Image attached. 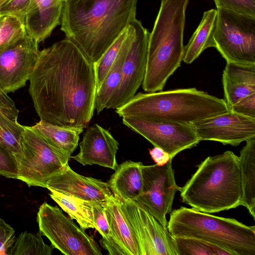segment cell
Segmentation results:
<instances>
[{"mask_svg": "<svg viewBox=\"0 0 255 255\" xmlns=\"http://www.w3.org/2000/svg\"><path fill=\"white\" fill-rule=\"evenodd\" d=\"M6 0H0V9L1 8V7L2 6V5L3 4V2L5 1Z\"/></svg>", "mask_w": 255, "mask_h": 255, "instance_id": "ab89813d", "label": "cell"}, {"mask_svg": "<svg viewBox=\"0 0 255 255\" xmlns=\"http://www.w3.org/2000/svg\"><path fill=\"white\" fill-rule=\"evenodd\" d=\"M62 0L64 2H66L72 0Z\"/></svg>", "mask_w": 255, "mask_h": 255, "instance_id": "60d3db41", "label": "cell"}, {"mask_svg": "<svg viewBox=\"0 0 255 255\" xmlns=\"http://www.w3.org/2000/svg\"><path fill=\"white\" fill-rule=\"evenodd\" d=\"M104 208L113 240L127 255H140L131 226L121 208L118 196L112 194L104 203Z\"/></svg>", "mask_w": 255, "mask_h": 255, "instance_id": "ffe728a7", "label": "cell"}, {"mask_svg": "<svg viewBox=\"0 0 255 255\" xmlns=\"http://www.w3.org/2000/svg\"><path fill=\"white\" fill-rule=\"evenodd\" d=\"M33 4V0H6L0 9V16L14 15L19 18L24 23L25 18Z\"/></svg>", "mask_w": 255, "mask_h": 255, "instance_id": "1f68e13d", "label": "cell"}, {"mask_svg": "<svg viewBox=\"0 0 255 255\" xmlns=\"http://www.w3.org/2000/svg\"><path fill=\"white\" fill-rule=\"evenodd\" d=\"M135 29L132 22L129 25L128 34L112 66L109 71L100 88L97 90L95 108L98 114L108 109L110 103L117 92L122 79V69L131 42L134 37Z\"/></svg>", "mask_w": 255, "mask_h": 255, "instance_id": "7402d4cb", "label": "cell"}, {"mask_svg": "<svg viewBox=\"0 0 255 255\" xmlns=\"http://www.w3.org/2000/svg\"><path fill=\"white\" fill-rule=\"evenodd\" d=\"M149 154L154 161L158 165L166 164L171 159L167 152L158 147L154 146L150 149Z\"/></svg>", "mask_w": 255, "mask_h": 255, "instance_id": "f35d334b", "label": "cell"}, {"mask_svg": "<svg viewBox=\"0 0 255 255\" xmlns=\"http://www.w3.org/2000/svg\"><path fill=\"white\" fill-rule=\"evenodd\" d=\"M49 190L50 197L72 219L75 220L81 228L85 230L95 229L91 201Z\"/></svg>", "mask_w": 255, "mask_h": 255, "instance_id": "484cf974", "label": "cell"}, {"mask_svg": "<svg viewBox=\"0 0 255 255\" xmlns=\"http://www.w3.org/2000/svg\"><path fill=\"white\" fill-rule=\"evenodd\" d=\"M39 231L51 245L66 255H102L99 245L57 206L44 202L36 217Z\"/></svg>", "mask_w": 255, "mask_h": 255, "instance_id": "9c48e42d", "label": "cell"}, {"mask_svg": "<svg viewBox=\"0 0 255 255\" xmlns=\"http://www.w3.org/2000/svg\"><path fill=\"white\" fill-rule=\"evenodd\" d=\"M240 151L242 195L240 205L255 219V137L249 139Z\"/></svg>", "mask_w": 255, "mask_h": 255, "instance_id": "d4e9b609", "label": "cell"}, {"mask_svg": "<svg viewBox=\"0 0 255 255\" xmlns=\"http://www.w3.org/2000/svg\"><path fill=\"white\" fill-rule=\"evenodd\" d=\"M45 188L90 201L105 202L112 194L108 182L80 175L68 164L47 181Z\"/></svg>", "mask_w": 255, "mask_h": 255, "instance_id": "2e32d148", "label": "cell"}, {"mask_svg": "<svg viewBox=\"0 0 255 255\" xmlns=\"http://www.w3.org/2000/svg\"><path fill=\"white\" fill-rule=\"evenodd\" d=\"M119 145L108 130L95 124L84 133L79 152L72 157L83 165L97 164L115 170Z\"/></svg>", "mask_w": 255, "mask_h": 255, "instance_id": "e0dca14e", "label": "cell"}, {"mask_svg": "<svg viewBox=\"0 0 255 255\" xmlns=\"http://www.w3.org/2000/svg\"><path fill=\"white\" fill-rule=\"evenodd\" d=\"M215 47L227 63L255 65V17L218 8Z\"/></svg>", "mask_w": 255, "mask_h": 255, "instance_id": "ba28073f", "label": "cell"}, {"mask_svg": "<svg viewBox=\"0 0 255 255\" xmlns=\"http://www.w3.org/2000/svg\"><path fill=\"white\" fill-rule=\"evenodd\" d=\"M230 109L240 114L255 118V93L242 99Z\"/></svg>", "mask_w": 255, "mask_h": 255, "instance_id": "8d00e7d4", "label": "cell"}, {"mask_svg": "<svg viewBox=\"0 0 255 255\" xmlns=\"http://www.w3.org/2000/svg\"><path fill=\"white\" fill-rule=\"evenodd\" d=\"M224 99L195 88L138 93L116 112L122 118L140 117L193 124L228 112Z\"/></svg>", "mask_w": 255, "mask_h": 255, "instance_id": "5b68a950", "label": "cell"}, {"mask_svg": "<svg viewBox=\"0 0 255 255\" xmlns=\"http://www.w3.org/2000/svg\"><path fill=\"white\" fill-rule=\"evenodd\" d=\"M38 43L27 32L0 52V88L6 93L25 86L39 55Z\"/></svg>", "mask_w": 255, "mask_h": 255, "instance_id": "4fadbf2b", "label": "cell"}, {"mask_svg": "<svg viewBox=\"0 0 255 255\" xmlns=\"http://www.w3.org/2000/svg\"><path fill=\"white\" fill-rule=\"evenodd\" d=\"M24 126L7 118L0 112V144L15 157L21 151V139Z\"/></svg>", "mask_w": 255, "mask_h": 255, "instance_id": "f1b7e54d", "label": "cell"}, {"mask_svg": "<svg viewBox=\"0 0 255 255\" xmlns=\"http://www.w3.org/2000/svg\"><path fill=\"white\" fill-rule=\"evenodd\" d=\"M0 175L16 179L18 175L17 163L14 156L0 144Z\"/></svg>", "mask_w": 255, "mask_h": 255, "instance_id": "e575fe53", "label": "cell"}, {"mask_svg": "<svg viewBox=\"0 0 255 255\" xmlns=\"http://www.w3.org/2000/svg\"><path fill=\"white\" fill-rule=\"evenodd\" d=\"M30 127L41 135L52 147L70 158L76 149L79 135L84 129L58 126L41 119Z\"/></svg>", "mask_w": 255, "mask_h": 255, "instance_id": "603a6c76", "label": "cell"}, {"mask_svg": "<svg viewBox=\"0 0 255 255\" xmlns=\"http://www.w3.org/2000/svg\"><path fill=\"white\" fill-rule=\"evenodd\" d=\"M138 0H72L64 2L61 30L96 63L136 19Z\"/></svg>", "mask_w": 255, "mask_h": 255, "instance_id": "7a4b0ae2", "label": "cell"}, {"mask_svg": "<svg viewBox=\"0 0 255 255\" xmlns=\"http://www.w3.org/2000/svg\"><path fill=\"white\" fill-rule=\"evenodd\" d=\"M62 0H33L24 24L27 33L38 43L43 41L60 23Z\"/></svg>", "mask_w": 255, "mask_h": 255, "instance_id": "ac0fdd59", "label": "cell"}, {"mask_svg": "<svg viewBox=\"0 0 255 255\" xmlns=\"http://www.w3.org/2000/svg\"><path fill=\"white\" fill-rule=\"evenodd\" d=\"M180 187L182 201L192 208L211 214L240 206L242 195L239 157L227 150L209 156Z\"/></svg>", "mask_w": 255, "mask_h": 255, "instance_id": "3957f363", "label": "cell"}, {"mask_svg": "<svg viewBox=\"0 0 255 255\" xmlns=\"http://www.w3.org/2000/svg\"><path fill=\"white\" fill-rule=\"evenodd\" d=\"M123 123L154 146L167 152L171 159L201 141L192 124L140 117H124Z\"/></svg>", "mask_w": 255, "mask_h": 255, "instance_id": "30bf717a", "label": "cell"}, {"mask_svg": "<svg viewBox=\"0 0 255 255\" xmlns=\"http://www.w3.org/2000/svg\"><path fill=\"white\" fill-rule=\"evenodd\" d=\"M200 141L237 146L255 137V118L230 110L192 124Z\"/></svg>", "mask_w": 255, "mask_h": 255, "instance_id": "9a60e30c", "label": "cell"}, {"mask_svg": "<svg viewBox=\"0 0 255 255\" xmlns=\"http://www.w3.org/2000/svg\"><path fill=\"white\" fill-rule=\"evenodd\" d=\"M141 162L126 160L118 165L108 184L113 194L123 200L135 201L143 187Z\"/></svg>", "mask_w": 255, "mask_h": 255, "instance_id": "44dd1931", "label": "cell"}, {"mask_svg": "<svg viewBox=\"0 0 255 255\" xmlns=\"http://www.w3.org/2000/svg\"><path fill=\"white\" fill-rule=\"evenodd\" d=\"M189 0H161L149 35L146 71L142 84L146 92L162 90L183 61L185 11Z\"/></svg>", "mask_w": 255, "mask_h": 255, "instance_id": "277c9868", "label": "cell"}, {"mask_svg": "<svg viewBox=\"0 0 255 255\" xmlns=\"http://www.w3.org/2000/svg\"><path fill=\"white\" fill-rule=\"evenodd\" d=\"M119 199L135 234L140 255H177L167 228L135 201Z\"/></svg>", "mask_w": 255, "mask_h": 255, "instance_id": "7c38bea8", "label": "cell"}, {"mask_svg": "<svg viewBox=\"0 0 255 255\" xmlns=\"http://www.w3.org/2000/svg\"><path fill=\"white\" fill-rule=\"evenodd\" d=\"M167 229L172 237L199 239L234 255H255V226L181 206L170 213Z\"/></svg>", "mask_w": 255, "mask_h": 255, "instance_id": "8992f818", "label": "cell"}, {"mask_svg": "<svg viewBox=\"0 0 255 255\" xmlns=\"http://www.w3.org/2000/svg\"><path fill=\"white\" fill-rule=\"evenodd\" d=\"M0 112L9 119L17 121L19 111L12 99L0 88Z\"/></svg>", "mask_w": 255, "mask_h": 255, "instance_id": "74e56055", "label": "cell"}, {"mask_svg": "<svg viewBox=\"0 0 255 255\" xmlns=\"http://www.w3.org/2000/svg\"><path fill=\"white\" fill-rule=\"evenodd\" d=\"M39 231L36 234L21 233L16 238L9 255H51L54 247L46 244Z\"/></svg>", "mask_w": 255, "mask_h": 255, "instance_id": "83f0119b", "label": "cell"}, {"mask_svg": "<svg viewBox=\"0 0 255 255\" xmlns=\"http://www.w3.org/2000/svg\"><path fill=\"white\" fill-rule=\"evenodd\" d=\"M177 255H234L219 246L197 238L173 237Z\"/></svg>", "mask_w": 255, "mask_h": 255, "instance_id": "4316f807", "label": "cell"}, {"mask_svg": "<svg viewBox=\"0 0 255 255\" xmlns=\"http://www.w3.org/2000/svg\"><path fill=\"white\" fill-rule=\"evenodd\" d=\"M28 92L40 119L87 127L95 110V65L66 38L39 51Z\"/></svg>", "mask_w": 255, "mask_h": 255, "instance_id": "6da1fadb", "label": "cell"}, {"mask_svg": "<svg viewBox=\"0 0 255 255\" xmlns=\"http://www.w3.org/2000/svg\"><path fill=\"white\" fill-rule=\"evenodd\" d=\"M26 33L24 24L19 18L11 15L0 16V52Z\"/></svg>", "mask_w": 255, "mask_h": 255, "instance_id": "f546056e", "label": "cell"}, {"mask_svg": "<svg viewBox=\"0 0 255 255\" xmlns=\"http://www.w3.org/2000/svg\"><path fill=\"white\" fill-rule=\"evenodd\" d=\"M24 127L20 153L15 157L17 179L29 187L45 188L47 181L68 164L70 158L52 147L30 127Z\"/></svg>", "mask_w": 255, "mask_h": 255, "instance_id": "52a82bcc", "label": "cell"}, {"mask_svg": "<svg viewBox=\"0 0 255 255\" xmlns=\"http://www.w3.org/2000/svg\"><path fill=\"white\" fill-rule=\"evenodd\" d=\"M15 239L14 229L0 218V255H9Z\"/></svg>", "mask_w": 255, "mask_h": 255, "instance_id": "d590c367", "label": "cell"}, {"mask_svg": "<svg viewBox=\"0 0 255 255\" xmlns=\"http://www.w3.org/2000/svg\"><path fill=\"white\" fill-rule=\"evenodd\" d=\"M105 202L92 201L91 206L95 229L102 235L103 238L109 240L111 237V232L105 211Z\"/></svg>", "mask_w": 255, "mask_h": 255, "instance_id": "d6a6232c", "label": "cell"}, {"mask_svg": "<svg viewBox=\"0 0 255 255\" xmlns=\"http://www.w3.org/2000/svg\"><path fill=\"white\" fill-rule=\"evenodd\" d=\"M225 102L230 108L255 93V65L227 63L222 74Z\"/></svg>", "mask_w": 255, "mask_h": 255, "instance_id": "d6986e66", "label": "cell"}, {"mask_svg": "<svg viewBox=\"0 0 255 255\" xmlns=\"http://www.w3.org/2000/svg\"><path fill=\"white\" fill-rule=\"evenodd\" d=\"M220 8L255 17V0H214Z\"/></svg>", "mask_w": 255, "mask_h": 255, "instance_id": "836d02e7", "label": "cell"}, {"mask_svg": "<svg viewBox=\"0 0 255 255\" xmlns=\"http://www.w3.org/2000/svg\"><path fill=\"white\" fill-rule=\"evenodd\" d=\"M132 23L135 36L123 65L120 86L108 109H116L127 103L135 95L144 80L149 32L136 18Z\"/></svg>", "mask_w": 255, "mask_h": 255, "instance_id": "5bb4252c", "label": "cell"}, {"mask_svg": "<svg viewBox=\"0 0 255 255\" xmlns=\"http://www.w3.org/2000/svg\"><path fill=\"white\" fill-rule=\"evenodd\" d=\"M129 30V25L122 32L105 52L98 61L95 64L97 90L101 86L109 71L116 60L121 47L128 34Z\"/></svg>", "mask_w": 255, "mask_h": 255, "instance_id": "4dcf8cb0", "label": "cell"}, {"mask_svg": "<svg viewBox=\"0 0 255 255\" xmlns=\"http://www.w3.org/2000/svg\"><path fill=\"white\" fill-rule=\"evenodd\" d=\"M217 21V9H211L204 12L200 24L184 46L183 62L191 64L206 49L215 47L214 35Z\"/></svg>", "mask_w": 255, "mask_h": 255, "instance_id": "cb8c5ba5", "label": "cell"}, {"mask_svg": "<svg viewBox=\"0 0 255 255\" xmlns=\"http://www.w3.org/2000/svg\"><path fill=\"white\" fill-rule=\"evenodd\" d=\"M172 160L163 165H142V191L135 200L165 228L166 216L171 212L175 194L180 189L176 183Z\"/></svg>", "mask_w": 255, "mask_h": 255, "instance_id": "8fae6325", "label": "cell"}]
</instances>
